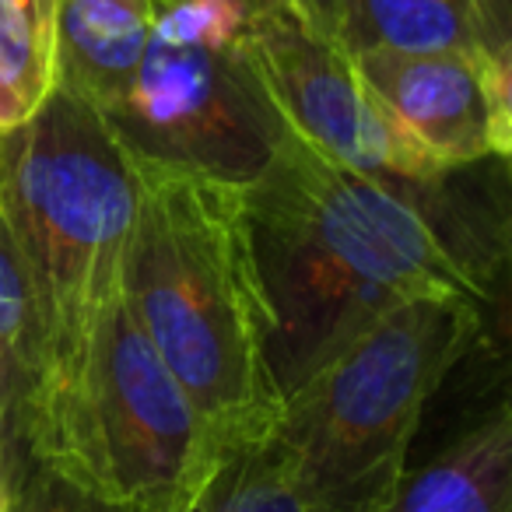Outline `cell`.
<instances>
[{"label":"cell","instance_id":"obj_1","mask_svg":"<svg viewBox=\"0 0 512 512\" xmlns=\"http://www.w3.org/2000/svg\"><path fill=\"white\" fill-rule=\"evenodd\" d=\"M246 211L278 320L271 362L281 393L397 302L484 299L411 190L320 155L288 127L246 186Z\"/></svg>","mask_w":512,"mask_h":512},{"label":"cell","instance_id":"obj_2","mask_svg":"<svg viewBox=\"0 0 512 512\" xmlns=\"http://www.w3.org/2000/svg\"><path fill=\"white\" fill-rule=\"evenodd\" d=\"M137 207L123 302L221 449L264 442L285 407L274 306L256 260L246 186L130 158Z\"/></svg>","mask_w":512,"mask_h":512},{"label":"cell","instance_id":"obj_3","mask_svg":"<svg viewBox=\"0 0 512 512\" xmlns=\"http://www.w3.org/2000/svg\"><path fill=\"white\" fill-rule=\"evenodd\" d=\"M0 204L29 267L39 362L22 439L78 386L109 309L123 299L137 176L99 109L53 88L25 127L0 134Z\"/></svg>","mask_w":512,"mask_h":512},{"label":"cell","instance_id":"obj_4","mask_svg":"<svg viewBox=\"0 0 512 512\" xmlns=\"http://www.w3.org/2000/svg\"><path fill=\"white\" fill-rule=\"evenodd\" d=\"M477 330V299L397 302L285 393L267 439L309 512H386L421 414Z\"/></svg>","mask_w":512,"mask_h":512},{"label":"cell","instance_id":"obj_5","mask_svg":"<svg viewBox=\"0 0 512 512\" xmlns=\"http://www.w3.org/2000/svg\"><path fill=\"white\" fill-rule=\"evenodd\" d=\"M25 453L127 512H190L225 449L120 299L74 393Z\"/></svg>","mask_w":512,"mask_h":512},{"label":"cell","instance_id":"obj_6","mask_svg":"<svg viewBox=\"0 0 512 512\" xmlns=\"http://www.w3.org/2000/svg\"><path fill=\"white\" fill-rule=\"evenodd\" d=\"M264 0H165L127 95L106 116L130 158L249 186L285 120L246 50Z\"/></svg>","mask_w":512,"mask_h":512},{"label":"cell","instance_id":"obj_7","mask_svg":"<svg viewBox=\"0 0 512 512\" xmlns=\"http://www.w3.org/2000/svg\"><path fill=\"white\" fill-rule=\"evenodd\" d=\"M246 50L285 127L320 155L411 193L449 176L369 92L348 50L302 22L285 0L256 4Z\"/></svg>","mask_w":512,"mask_h":512},{"label":"cell","instance_id":"obj_8","mask_svg":"<svg viewBox=\"0 0 512 512\" xmlns=\"http://www.w3.org/2000/svg\"><path fill=\"white\" fill-rule=\"evenodd\" d=\"M348 57L386 113L442 169L509 155V50H362Z\"/></svg>","mask_w":512,"mask_h":512},{"label":"cell","instance_id":"obj_9","mask_svg":"<svg viewBox=\"0 0 512 512\" xmlns=\"http://www.w3.org/2000/svg\"><path fill=\"white\" fill-rule=\"evenodd\" d=\"M158 0H57V88L109 113L137 74Z\"/></svg>","mask_w":512,"mask_h":512},{"label":"cell","instance_id":"obj_10","mask_svg":"<svg viewBox=\"0 0 512 512\" xmlns=\"http://www.w3.org/2000/svg\"><path fill=\"white\" fill-rule=\"evenodd\" d=\"M348 53L509 50V4L498 0H341Z\"/></svg>","mask_w":512,"mask_h":512},{"label":"cell","instance_id":"obj_11","mask_svg":"<svg viewBox=\"0 0 512 512\" xmlns=\"http://www.w3.org/2000/svg\"><path fill=\"white\" fill-rule=\"evenodd\" d=\"M386 512H512L509 404H495L428 467L404 474Z\"/></svg>","mask_w":512,"mask_h":512},{"label":"cell","instance_id":"obj_12","mask_svg":"<svg viewBox=\"0 0 512 512\" xmlns=\"http://www.w3.org/2000/svg\"><path fill=\"white\" fill-rule=\"evenodd\" d=\"M57 88V0H0V134L25 127Z\"/></svg>","mask_w":512,"mask_h":512},{"label":"cell","instance_id":"obj_13","mask_svg":"<svg viewBox=\"0 0 512 512\" xmlns=\"http://www.w3.org/2000/svg\"><path fill=\"white\" fill-rule=\"evenodd\" d=\"M190 512H309L271 439L225 449Z\"/></svg>","mask_w":512,"mask_h":512},{"label":"cell","instance_id":"obj_14","mask_svg":"<svg viewBox=\"0 0 512 512\" xmlns=\"http://www.w3.org/2000/svg\"><path fill=\"white\" fill-rule=\"evenodd\" d=\"M0 358L15 372L25 400L39 362L36 299H32L29 267H25L22 246H18V235L11 228L4 204H0Z\"/></svg>","mask_w":512,"mask_h":512},{"label":"cell","instance_id":"obj_15","mask_svg":"<svg viewBox=\"0 0 512 512\" xmlns=\"http://www.w3.org/2000/svg\"><path fill=\"white\" fill-rule=\"evenodd\" d=\"M11 512H127V509L102 502V498L88 495L85 488L71 484L67 477H60L57 470L29 460L22 474H18Z\"/></svg>","mask_w":512,"mask_h":512},{"label":"cell","instance_id":"obj_16","mask_svg":"<svg viewBox=\"0 0 512 512\" xmlns=\"http://www.w3.org/2000/svg\"><path fill=\"white\" fill-rule=\"evenodd\" d=\"M22 386H18L15 372L4 365L0 358V460L11 463V467H25L29 453H25V439H22Z\"/></svg>","mask_w":512,"mask_h":512},{"label":"cell","instance_id":"obj_17","mask_svg":"<svg viewBox=\"0 0 512 512\" xmlns=\"http://www.w3.org/2000/svg\"><path fill=\"white\" fill-rule=\"evenodd\" d=\"M285 4L320 36L341 43V0H285Z\"/></svg>","mask_w":512,"mask_h":512},{"label":"cell","instance_id":"obj_18","mask_svg":"<svg viewBox=\"0 0 512 512\" xmlns=\"http://www.w3.org/2000/svg\"><path fill=\"white\" fill-rule=\"evenodd\" d=\"M25 467H11V463L0 460V512H11V502H15V484L18 474Z\"/></svg>","mask_w":512,"mask_h":512},{"label":"cell","instance_id":"obj_19","mask_svg":"<svg viewBox=\"0 0 512 512\" xmlns=\"http://www.w3.org/2000/svg\"><path fill=\"white\" fill-rule=\"evenodd\" d=\"M158 4H165V0H158Z\"/></svg>","mask_w":512,"mask_h":512},{"label":"cell","instance_id":"obj_20","mask_svg":"<svg viewBox=\"0 0 512 512\" xmlns=\"http://www.w3.org/2000/svg\"><path fill=\"white\" fill-rule=\"evenodd\" d=\"M498 4H505V0H498Z\"/></svg>","mask_w":512,"mask_h":512}]
</instances>
